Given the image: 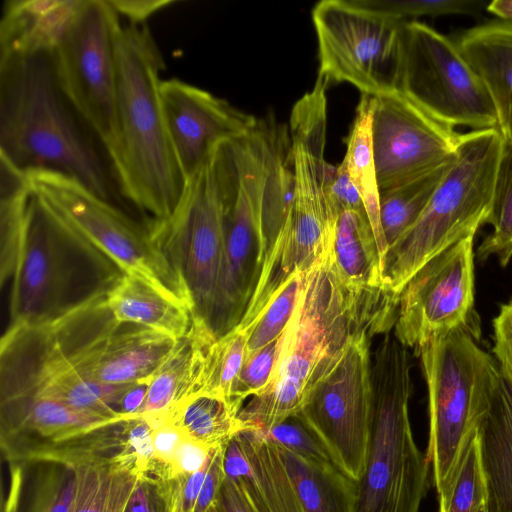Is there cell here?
<instances>
[{"instance_id": "1", "label": "cell", "mask_w": 512, "mask_h": 512, "mask_svg": "<svg viewBox=\"0 0 512 512\" xmlns=\"http://www.w3.org/2000/svg\"><path fill=\"white\" fill-rule=\"evenodd\" d=\"M1 282L11 326H42L105 297L125 272L35 197L24 174L0 175Z\"/></svg>"}, {"instance_id": "2", "label": "cell", "mask_w": 512, "mask_h": 512, "mask_svg": "<svg viewBox=\"0 0 512 512\" xmlns=\"http://www.w3.org/2000/svg\"><path fill=\"white\" fill-rule=\"evenodd\" d=\"M332 247L333 243L308 270L296 310L283 333L272 378L240 409V430H268L297 414L355 333L384 332L379 296L375 292L356 293L343 283Z\"/></svg>"}, {"instance_id": "3", "label": "cell", "mask_w": 512, "mask_h": 512, "mask_svg": "<svg viewBox=\"0 0 512 512\" xmlns=\"http://www.w3.org/2000/svg\"><path fill=\"white\" fill-rule=\"evenodd\" d=\"M119 143L110 160L121 194L149 221L167 218L185 187L160 99L162 53L145 25H121L116 39Z\"/></svg>"}, {"instance_id": "4", "label": "cell", "mask_w": 512, "mask_h": 512, "mask_svg": "<svg viewBox=\"0 0 512 512\" xmlns=\"http://www.w3.org/2000/svg\"><path fill=\"white\" fill-rule=\"evenodd\" d=\"M118 321L99 298L43 326H12L1 341V399L32 395L103 417H120L130 384L93 378V364Z\"/></svg>"}, {"instance_id": "5", "label": "cell", "mask_w": 512, "mask_h": 512, "mask_svg": "<svg viewBox=\"0 0 512 512\" xmlns=\"http://www.w3.org/2000/svg\"><path fill=\"white\" fill-rule=\"evenodd\" d=\"M64 100L51 55L0 62V158L24 172H62L109 200L103 163Z\"/></svg>"}, {"instance_id": "6", "label": "cell", "mask_w": 512, "mask_h": 512, "mask_svg": "<svg viewBox=\"0 0 512 512\" xmlns=\"http://www.w3.org/2000/svg\"><path fill=\"white\" fill-rule=\"evenodd\" d=\"M273 138L258 123L219 144L213 161L222 205L224 245L209 331L217 340L242 321L263 264L262 212Z\"/></svg>"}, {"instance_id": "7", "label": "cell", "mask_w": 512, "mask_h": 512, "mask_svg": "<svg viewBox=\"0 0 512 512\" xmlns=\"http://www.w3.org/2000/svg\"><path fill=\"white\" fill-rule=\"evenodd\" d=\"M410 370L407 347L384 334L371 355L370 441L353 512H420L431 465L412 433Z\"/></svg>"}, {"instance_id": "8", "label": "cell", "mask_w": 512, "mask_h": 512, "mask_svg": "<svg viewBox=\"0 0 512 512\" xmlns=\"http://www.w3.org/2000/svg\"><path fill=\"white\" fill-rule=\"evenodd\" d=\"M503 143L498 128L460 134L457 157L428 205L387 251L384 281L397 299L423 265L487 223Z\"/></svg>"}, {"instance_id": "9", "label": "cell", "mask_w": 512, "mask_h": 512, "mask_svg": "<svg viewBox=\"0 0 512 512\" xmlns=\"http://www.w3.org/2000/svg\"><path fill=\"white\" fill-rule=\"evenodd\" d=\"M326 127L318 114L290 119L294 199L238 329L247 330L275 293L295 273L312 268L333 243L339 214L330 196L336 167L325 160Z\"/></svg>"}, {"instance_id": "10", "label": "cell", "mask_w": 512, "mask_h": 512, "mask_svg": "<svg viewBox=\"0 0 512 512\" xmlns=\"http://www.w3.org/2000/svg\"><path fill=\"white\" fill-rule=\"evenodd\" d=\"M428 389L427 457L439 494L475 432L500 369L470 334L455 330L434 336L415 349Z\"/></svg>"}, {"instance_id": "11", "label": "cell", "mask_w": 512, "mask_h": 512, "mask_svg": "<svg viewBox=\"0 0 512 512\" xmlns=\"http://www.w3.org/2000/svg\"><path fill=\"white\" fill-rule=\"evenodd\" d=\"M25 174L35 197L125 273L145 279L188 305L177 276L146 224L138 223L72 176L51 169H30Z\"/></svg>"}, {"instance_id": "12", "label": "cell", "mask_w": 512, "mask_h": 512, "mask_svg": "<svg viewBox=\"0 0 512 512\" xmlns=\"http://www.w3.org/2000/svg\"><path fill=\"white\" fill-rule=\"evenodd\" d=\"M398 90L449 127L498 128L491 97L456 42L416 20L402 27Z\"/></svg>"}, {"instance_id": "13", "label": "cell", "mask_w": 512, "mask_h": 512, "mask_svg": "<svg viewBox=\"0 0 512 512\" xmlns=\"http://www.w3.org/2000/svg\"><path fill=\"white\" fill-rule=\"evenodd\" d=\"M319 75L346 82L362 95L399 91L402 27L406 20L352 0H323L312 9Z\"/></svg>"}, {"instance_id": "14", "label": "cell", "mask_w": 512, "mask_h": 512, "mask_svg": "<svg viewBox=\"0 0 512 512\" xmlns=\"http://www.w3.org/2000/svg\"><path fill=\"white\" fill-rule=\"evenodd\" d=\"M147 226L177 276L194 321L208 328L224 245L213 153L186 181L173 212Z\"/></svg>"}, {"instance_id": "15", "label": "cell", "mask_w": 512, "mask_h": 512, "mask_svg": "<svg viewBox=\"0 0 512 512\" xmlns=\"http://www.w3.org/2000/svg\"><path fill=\"white\" fill-rule=\"evenodd\" d=\"M121 25L109 0H84L51 55L60 91L99 138L110 160L119 143L116 39Z\"/></svg>"}, {"instance_id": "16", "label": "cell", "mask_w": 512, "mask_h": 512, "mask_svg": "<svg viewBox=\"0 0 512 512\" xmlns=\"http://www.w3.org/2000/svg\"><path fill=\"white\" fill-rule=\"evenodd\" d=\"M127 419L87 414L32 395L4 398L2 454L8 463L56 461L74 466L122 450Z\"/></svg>"}, {"instance_id": "17", "label": "cell", "mask_w": 512, "mask_h": 512, "mask_svg": "<svg viewBox=\"0 0 512 512\" xmlns=\"http://www.w3.org/2000/svg\"><path fill=\"white\" fill-rule=\"evenodd\" d=\"M373 336L368 330L355 333L295 414L321 443L330 461L356 482L364 473L370 441Z\"/></svg>"}, {"instance_id": "18", "label": "cell", "mask_w": 512, "mask_h": 512, "mask_svg": "<svg viewBox=\"0 0 512 512\" xmlns=\"http://www.w3.org/2000/svg\"><path fill=\"white\" fill-rule=\"evenodd\" d=\"M474 236L423 265L398 296L394 336L414 350L430 338L461 330L481 335L475 310Z\"/></svg>"}, {"instance_id": "19", "label": "cell", "mask_w": 512, "mask_h": 512, "mask_svg": "<svg viewBox=\"0 0 512 512\" xmlns=\"http://www.w3.org/2000/svg\"><path fill=\"white\" fill-rule=\"evenodd\" d=\"M459 136L400 91L373 97L372 147L379 192L452 164Z\"/></svg>"}, {"instance_id": "20", "label": "cell", "mask_w": 512, "mask_h": 512, "mask_svg": "<svg viewBox=\"0 0 512 512\" xmlns=\"http://www.w3.org/2000/svg\"><path fill=\"white\" fill-rule=\"evenodd\" d=\"M159 93L185 183L220 143L248 132L257 122L225 99L178 78L162 79Z\"/></svg>"}, {"instance_id": "21", "label": "cell", "mask_w": 512, "mask_h": 512, "mask_svg": "<svg viewBox=\"0 0 512 512\" xmlns=\"http://www.w3.org/2000/svg\"><path fill=\"white\" fill-rule=\"evenodd\" d=\"M224 471L254 512H304L276 445L262 430L241 429L229 439Z\"/></svg>"}, {"instance_id": "22", "label": "cell", "mask_w": 512, "mask_h": 512, "mask_svg": "<svg viewBox=\"0 0 512 512\" xmlns=\"http://www.w3.org/2000/svg\"><path fill=\"white\" fill-rule=\"evenodd\" d=\"M84 0H7L0 19V62L52 55Z\"/></svg>"}, {"instance_id": "23", "label": "cell", "mask_w": 512, "mask_h": 512, "mask_svg": "<svg viewBox=\"0 0 512 512\" xmlns=\"http://www.w3.org/2000/svg\"><path fill=\"white\" fill-rule=\"evenodd\" d=\"M486 512H512V380L501 371L476 421Z\"/></svg>"}, {"instance_id": "24", "label": "cell", "mask_w": 512, "mask_h": 512, "mask_svg": "<svg viewBox=\"0 0 512 512\" xmlns=\"http://www.w3.org/2000/svg\"><path fill=\"white\" fill-rule=\"evenodd\" d=\"M455 42L491 97L503 139L512 141V22L480 24Z\"/></svg>"}, {"instance_id": "25", "label": "cell", "mask_w": 512, "mask_h": 512, "mask_svg": "<svg viewBox=\"0 0 512 512\" xmlns=\"http://www.w3.org/2000/svg\"><path fill=\"white\" fill-rule=\"evenodd\" d=\"M179 340L141 325L119 323L94 361L93 378L106 385L150 380Z\"/></svg>"}, {"instance_id": "26", "label": "cell", "mask_w": 512, "mask_h": 512, "mask_svg": "<svg viewBox=\"0 0 512 512\" xmlns=\"http://www.w3.org/2000/svg\"><path fill=\"white\" fill-rule=\"evenodd\" d=\"M216 339L202 324L194 321L167 360L151 377L141 416L169 419L189 397L198 392L203 360Z\"/></svg>"}, {"instance_id": "27", "label": "cell", "mask_w": 512, "mask_h": 512, "mask_svg": "<svg viewBox=\"0 0 512 512\" xmlns=\"http://www.w3.org/2000/svg\"><path fill=\"white\" fill-rule=\"evenodd\" d=\"M106 304L119 323L148 327L175 339L185 337L194 325L189 306L145 279L125 273L106 295Z\"/></svg>"}, {"instance_id": "28", "label": "cell", "mask_w": 512, "mask_h": 512, "mask_svg": "<svg viewBox=\"0 0 512 512\" xmlns=\"http://www.w3.org/2000/svg\"><path fill=\"white\" fill-rule=\"evenodd\" d=\"M72 467L77 484L70 512H127L135 490L147 479L121 450Z\"/></svg>"}, {"instance_id": "29", "label": "cell", "mask_w": 512, "mask_h": 512, "mask_svg": "<svg viewBox=\"0 0 512 512\" xmlns=\"http://www.w3.org/2000/svg\"><path fill=\"white\" fill-rule=\"evenodd\" d=\"M3 512H70L76 492L72 466L56 461L9 463Z\"/></svg>"}, {"instance_id": "30", "label": "cell", "mask_w": 512, "mask_h": 512, "mask_svg": "<svg viewBox=\"0 0 512 512\" xmlns=\"http://www.w3.org/2000/svg\"><path fill=\"white\" fill-rule=\"evenodd\" d=\"M332 252L339 276L350 290L356 293L390 291L365 211L349 210L338 216Z\"/></svg>"}, {"instance_id": "31", "label": "cell", "mask_w": 512, "mask_h": 512, "mask_svg": "<svg viewBox=\"0 0 512 512\" xmlns=\"http://www.w3.org/2000/svg\"><path fill=\"white\" fill-rule=\"evenodd\" d=\"M275 445L304 512L354 511L356 481L329 460L304 456Z\"/></svg>"}, {"instance_id": "32", "label": "cell", "mask_w": 512, "mask_h": 512, "mask_svg": "<svg viewBox=\"0 0 512 512\" xmlns=\"http://www.w3.org/2000/svg\"><path fill=\"white\" fill-rule=\"evenodd\" d=\"M372 108L373 97L362 95L346 142L343 162L364 204L383 268L389 247L380 221V192L372 147Z\"/></svg>"}, {"instance_id": "33", "label": "cell", "mask_w": 512, "mask_h": 512, "mask_svg": "<svg viewBox=\"0 0 512 512\" xmlns=\"http://www.w3.org/2000/svg\"><path fill=\"white\" fill-rule=\"evenodd\" d=\"M238 410L225 398L195 393L169 417L193 440L217 448L240 430Z\"/></svg>"}, {"instance_id": "34", "label": "cell", "mask_w": 512, "mask_h": 512, "mask_svg": "<svg viewBox=\"0 0 512 512\" xmlns=\"http://www.w3.org/2000/svg\"><path fill=\"white\" fill-rule=\"evenodd\" d=\"M450 165L380 193V221L389 248L418 220Z\"/></svg>"}, {"instance_id": "35", "label": "cell", "mask_w": 512, "mask_h": 512, "mask_svg": "<svg viewBox=\"0 0 512 512\" xmlns=\"http://www.w3.org/2000/svg\"><path fill=\"white\" fill-rule=\"evenodd\" d=\"M487 223L493 230L479 246L478 257H495L505 267L512 258V141L503 143Z\"/></svg>"}, {"instance_id": "36", "label": "cell", "mask_w": 512, "mask_h": 512, "mask_svg": "<svg viewBox=\"0 0 512 512\" xmlns=\"http://www.w3.org/2000/svg\"><path fill=\"white\" fill-rule=\"evenodd\" d=\"M438 496L439 512H478L485 505L487 491L476 429Z\"/></svg>"}, {"instance_id": "37", "label": "cell", "mask_w": 512, "mask_h": 512, "mask_svg": "<svg viewBox=\"0 0 512 512\" xmlns=\"http://www.w3.org/2000/svg\"><path fill=\"white\" fill-rule=\"evenodd\" d=\"M247 339L246 331L235 328L208 347L197 393L217 395L231 404L232 393L245 360Z\"/></svg>"}, {"instance_id": "38", "label": "cell", "mask_w": 512, "mask_h": 512, "mask_svg": "<svg viewBox=\"0 0 512 512\" xmlns=\"http://www.w3.org/2000/svg\"><path fill=\"white\" fill-rule=\"evenodd\" d=\"M311 269V268H310ZM307 271L295 273L270 299L246 330V356L265 347L283 334L296 310Z\"/></svg>"}, {"instance_id": "39", "label": "cell", "mask_w": 512, "mask_h": 512, "mask_svg": "<svg viewBox=\"0 0 512 512\" xmlns=\"http://www.w3.org/2000/svg\"><path fill=\"white\" fill-rule=\"evenodd\" d=\"M356 5L402 20L419 16H479L486 10V0H352Z\"/></svg>"}, {"instance_id": "40", "label": "cell", "mask_w": 512, "mask_h": 512, "mask_svg": "<svg viewBox=\"0 0 512 512\" xmlns=\"http://www.w3.org/2000/svg\"><path fill=\"white\" fill-rule=\"evenodd\" d=\"M282 341L283 334L265 347L245 357L231 397V404L238 411L248 397L259 394L269 384L277 364Z\"/></svg>"}, {"instance_id": "41", "label": "cell", "mask_w": 512, "mask_h": 512, "mask_svg": "<svg viewBox=\"0 0 512 512\" xmlns=\"http://www.w3.org/2000/svg\"><path fill=\"white\" fill-rule=\"evenodd\" d=\"M262 431L271 442L277 445L304 456L330 461L321 443L297 415H293L272 428Z\"/></svg>"}, {"instance_id": "42", "label": "cell", "mask_w": 512, "mask_h": 512, "mask_svg": "<svg viewBox=\"0 0 512 512\" xmlns=\"http://www.w3.org/2000/svg\"><path fill=\"white\" fill-rule=\"evenodd\" d=\"M121 451L134 460L138 469L147 478L154 461L153 430L142 416L126 421Z\"/></svg>"}, {"instance_id": "43", "label": "cell", "mask_w": 512, "mask_h": 512, "mask_svg": "<svg viewBox=\"0 0 512 512\" xmlns=\"http://www.w3.org/2000/svg\"><path fill=\"white\" fill-rule=\"evenodd\" d=\"M493 353L501 373L512 380V301L501 306L493 320Z\"/></svg>"}, {"instance_id": "44", "label": "cell", "mask_w": 512, "mask_h": 512, "mask_svg": "<svg viewBox=\"0 0 512 512\" xmlns=\"http://www.w3.org/2000/svg\"><path fill=\"white\" fill-rule=\"evenodd\" d=\"M330 196L339 215L349 210L365 211L362 199L343 161L335 169L330 185Z\"/></svg>"}, {"instance_id": "45", "label": "cell", "mask_w": 512, "mask_h": 512, "mask_svg": "<svg viewBox=\"0 0 512 512\" xmlns=\"http://www.w3.org/2000/svg\"><path fill=\"white\" fill-rule=\"evenodd\" d=\"M226 444L213 450L211 463L199 493L194 512H207L217 501L225 478L224 452Z\"/></svg>"}, {"instance_id": "46", "label": "cell", "mask_w": 512, "mask_h": 512, "mask_svg": "<svg viewBox=\"0 0 512 512\" xmlns=\"http://www.w3.org/2000/svg\"><path fill=\"white\" fill-rule=\"evenodd\" d=\"M213 449L187 436L177 450L170 478L198 471L207 462Z\"/></svg>"}, {"instance_id": "47", "label": "cell", "mask_w": 512, "mask_h": 512, "mask_svg": "<svg viewBox=\"0 0 512 512\" xmlns=\"http://www.w3.org/2000/svg\"><path fill=\"white\" fill-rule=\"evenodd\" d=\"M120 16L130 25H145L148 18L165 7L174 4V0H109Z\"/></svg>"}, {"instance_id": "48", "label": "cell", "mask_w": 512, "mask_h": 512, "mask_svg": "<svg viewBox=\"0 0 512 512\" xmlns=\"http://www.w3.org/2000/svg\"><path fill=\"white\" fill-rule=\"evenodd\" d=\"M221 512H254L236 481L225 475L217 498Z\"/></svg>"}, {"instance_id": "49", "label": "cell", "mask_w": 512, "mask_h": 512, "mask_svg": "<svg viewBox=\"0 0 512 512\" xmlns=\"http://www.w3.org/2000/svg\"><path fill=\"white\" fill-rule=\"evenodd\" d=\"M128 512H163V504L154 486L146 479L135 490Z\"/></svg>"}, {"instance_id": "50", "label": "cell", "mask_w": 512, "mask_h": 512, "mask_svg": "<svg viewBox=\"0 0 512 512\" xmlns=\"http://www.w3.org/2000/svg\"><path fill=\"white\" fill-rule=\"evenodd\" d=\"M486 11L499 17L502 21L512 22V0L490 1Z\"/></svg>"}, {"instance_id": "51", "label": "cell", "mask_w": 512, "mask_h": 512, "mask_svg": "<svg viewBox=\"0 0 512 512\" xmlns=\"http://www.w3.org/2000/svg\"><path fill=\"white\" fill-rule=\"evenodd\" d=\"M207 512H221V510L219 509L218 505H217V501L214 505H212Z\"/></svg>"}, {"instance_id": "52", "label": "cell", "mask_w": 512, "mask_h": 512, "mask_svg": "<svg viewBox=\"0 0 512 512\" xmlns=\"http://www.w3.org/2000/svg\"><path fill=\"white\" fill-rule=\"evenodd\" d=\"M478 512H486L485 505Z\"/></svg>"}, {"instance_id": "53", "label": "cell", "mask_w": 512, "mask_h": 512, "mask_svg": "<svg viewBox=\"0 0 512 512\" xmlns=\"http://www.w3.org/2000/svg\"><path fill=\"white\" fill-rule=\"evenodd\" d=\"M127 512H128V510H127Z\"/></svg>"}]
</instances>
